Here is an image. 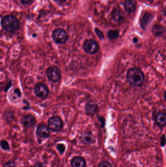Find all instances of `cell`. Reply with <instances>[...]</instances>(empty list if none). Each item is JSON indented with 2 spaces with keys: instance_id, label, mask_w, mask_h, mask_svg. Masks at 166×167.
I'll return each instance as SVG.
<instances>
[{
  "instance_id": "6da1fadb",
  "label": "cell",
  "mask_w": 166,
  "mask_h": 167,
  "mask_svg": "<svg viewBox=\"0 0 166 167\" xmlns=\"http://www.w3.org/2000/svg\"><path fill=\"white\" fill-rule=\"evenodd\" d=\"M127 79L132 86L138 87L144 82L145 76L143 72L139 68H131L128 71Z\"/></svg>"
},
{
  "instance_id": "7a4b0ae2",
  "label": "cell",
  "mask_w": 166,
  "mask_h": 167,
  "mask_svg": "<svg viewBox=\"0 0 166 167\" xmlns=\"http://www.w3.org/2000/svg\"><path fill=\"white\" fill-rule=\"evenodd\" d=\"M1 24L3 29L8 32H14L19 29L20 22L14 16L7 15L3 18Z\"/></svg>"
},
{
  "instance_id": "3957f363",
  "label": "cell",
  "mask_w": 166,
  "mask_h": 167,
  "mask_svg": "<svg viewBox=\"0 0 166 167\" xmlns=\"http://www.w3.org/2000/svg\"><path fill=\"white\" fill-rule=\"evenodd\" d=\"M52 37L55 43L58 44H64L68 39V35L64 30L57 29L54 30L52 33Z\"/></svg>"
},
{
  "instance_id": "277c9868",
  "label": "cell",
  "mask_w": 166,
  "mask_h": 167,
  "mask_svg": "<svg viewBox=\"0 0 166 167\" xmlns=\"http://www.w3.org/2000/svg\"><path fill=\"white\" fill-rule=\"evenodd\" d=\"M63 125L62 119L57 116L50 118L48 122L49 129L54 132H58L61 131L63 129Z\"/></svg>"
},
{
  "instance_id": "5b68a950",
  "label": "cell",
  "mask_w": 166,
  "mask_h": 167,
  "mask_svg": "<svg viewBox=\"0 0 166 167\" xmlns=\"http://www.w3.org/2000/svg\"><path fill=\"white\" fill-rule=\"evenodd\" d=\"M46 74L49 80L53 82H57L61 79V70L56 67H49L47 70Z\"/></svg>"
},
{
  "instance_id": "8992f818",
  "label": "cell",
  "mask_w": 166,
  "mask_h": 167,
  "mask_svg": "<svg viewBox=\"0 0 166 167\" xmlns=\"http://www.w3.org/2000/svg\"><path fill=\"white\" fill-rule=\"evenodd\" d=\"M84 48L86 52L89 54H95L98 51L99 46L98 43L93 40H88L84 44Z\"/></svg>"
},
{
  "instance_id": "52a82bcc",
  "label": "cell",
  "mask_w": 166,
  "mask_h": 167,
  "mask_svg": "<svg viewBox=\"0 0 166 167\" xmlns=\"http://www.w3.org/2000/svg\"><path fill=\"white\" fill-rule=\"evenodd\" d=\"M36 95L41 99H45L48 95V88L43 84H39L35 88Z\"/></svg>"
},
{
  "instance_id": "ba28073f",
  "label": "cell",
  "mask_w": 166,
  "mask_h": 167,
  "mask_svg": "<svg viewBox=\"0 0 166 167\" xmlns=\"http://www.w3.org/2000/svg\"><path fill=\"white\" fill-rule=\"evenodd\" d=\"M37 134L42 138H47L50 135L48 127L44 124L39 125L37 129Z\"/></svg>"
},
{
  "instance_id": "9c48e42d",
  "label": "cell",
  "mask_w": 166,
  "mask_h": 167,
  "mask_svg": "<svg viewBox=\"0 0 166 167\" xmlns=\"http://www.w3.org/2000/svg\"><path fill=\"white\" fill-rule=\"evenodd\" d=\"M112 19L115 22H120L124 19V14L122 10L119 9L115 8L111 13Z\"/></svg>"
},
{
  "instance_id": "30bf717a",
  "label": "cell",
  "mask_w": 166,
  "mask_h": 167,
  "mask_svg": "<svg viewBox=\"0 0 166 167\" xmlns=\"http://www.w3.org/2000/svg\"><path fill=\"white\" fill-rule=\"evenodd\" d=\"M124 6L126 12L133 13L136 9L137 3L134 0H126Z\"/></svg>"
},
{
  "instance_id": "8fae6325",
  "label": "cell",
  "mask_w": 166,
  "mask_h": 167,
  "mask_svg": "<svg viewBox=\"0 0 166 167\" xmlns=\"http://www.w3.org/2000/svg\"><path fill=\"white\" fill-rule=\"evenodd\" d=\"M156 124L159 127H164L166 124V114L164 112L157 113L155 118Z\"/></svg>"
},
{
  "instance_id": "7c38bea8",
  "label": "cell",
  "mask_w": 166,
  "mask_h": 167,
  "mask_svg": "<svg viewBox=\"0 0 166 167\" xmlns=\"http://www.w3.org/2000/svg\"><path fill=\"white\" fill-rule=\"evenodd\" d=\"M35 122L34 117L32 115L28 114L24 116L22 119V123L25 127L29 128L32 127Z\"/></svg>"
},
{
  "instance_id": "4fadbf2b",
  "label": "cell",
  "mask_w": 166,
  "mask_h": 167,
  "mask_svg": "<svg viewBox=\"0 0 166 167\" xmlns=\"http://www.w3.org/2000/svg\"><path fill=\"white\" fill-rule=\"evenodd\" d=\"M86 164V161L83 158L80 156L74 157L71 161L72 167H85Z\"/></svg>"
},
{
  "instance_id": "5bb4252c",
  "label": "cell",
  "mask_w": 166,
  "mask_h": 167,
  "mask_svg": "<svg viewBox=\"0 0 166 167\" xmlns=\"http://www.w3.org/2000/svg\"><path fill=\"white\" fill-rule=\"evenodd\" d=\"M153 17L152 15L149 13H146L144 15V16L142 18V20H141V26L142 28L144 30L146 29L148 25L150 22L152 21L153 19Z\"/></svg>"
},
{
  "instance_id": "9a60e30c",
  "label": "cell",
  "mask_w": 166,
  "mask_h": 167,
  "mask_svg": "<svg viewBox=\"0 0 166 167\" xmlns=\"http://www.w3.org/2000/svg\"><path fill=\"white\" fill-rule=\"evenodd\" d=\"M152 30L153 34L157 36H161L164 33V28L163 25L161 24H156L153 26Z\"/></svg>"
},
{
  "instance_id": "2e32d148",
  "label": "cell",
  "mask_w": 166,
  "mask_h": 167,
  "mask_svg": "<svg viewBox=\"0 0 166 167\" xmlns=\"http://www.w3.org/2000/svg\"><path fill=\"white\" fill-rule=\"evenodd\" d=\"M83 140L84 143L87 144H91L94 141L93 136L90 133H85L83 135Z\"/></svg>"
},
{
  "instance_id": "e0dca14e",
  "label": "cell",
  "mask_w": 166,
  "mask_h": 167,
  "mask_svg": "<svg viewBox=\"0 0 166 167\" xmlns=\"http://www.w3.org/2000/svg\"><path fill=\"white\" fill-rule=\"evenodd\" d=\"M119 36V31L117 30H111L108 33V37L110 39L113 40L117 38Z\"/></svg>"
},
{
  "instance_id": "ac0fdd59",
  "label": "cell",
  "mask_w": 166,
  "mask_h": 167,
  "mask_svg": "<svg viewBox=\"0 0 166 167\" xmlns=\"http://www.w3.org/2000/svg\"><path fill=\"white\" fill-rule=\"evenodd\" d=\"M97 105L94 104H88L86 106V110L89 114H93L96 111Z\"/></svg>"
},
{
  "instance_id": "d6986e66",
  "label": "cell",
  "mask_w": 166,
  "mask_h": 167,
  "mask_svg": "<svg viewBox=\"0 0 166 167\" xmlns=\"http://www.w3.org/2000/svg\"><path fill=\"white\" fill-rule=\"evenodd\" d=\"M0 146L5 151H9L10 150V146L7 141L6 140H2L0 142Z\"/></svg>"
},
{
  "instance_id": "ffe728a7",
  "label": "cell",
  "mask_w": 166,
  "mask_h": 167,
  "mask_svg": "<svg viewBox=\"0 0 166 167\" xmlns=\"http://www.w3.org/2000/svg\"><path fill=\"white\" fill-rule=\"evenodd\" d=\"M57 148L60 154H63L65 151V147L63 144H59L57 145Z\"/></svg>"
},
{
  "instance_id": "44dd1931",
  "label": "cell",
  "mask_w": 166,
  "mask_h": 167,
  "mask_svg": "<svg viewBox=\"0 0 166 167\" xmlns=\"http://www.w3.org/2000/svg\"><path fill=\"white\" fill-rule=\"evenodd\" d=\"M98 167H112V166L108 162L103 161L99 163Z\"/></svg>"
},
{
  "instance_id": "7402d4cb",
  "label": "cell",
  "mask_w": 166,
  "mask_h": 167,
  "mask_svg": "<svg viewBox=\"0 0 166 167\" xmlns=\"http://www.w3.org/2000/svg\"><path fill=\"white\" fill-rule=\"evenodd\" d=\"M95 32H96L97 35H98V36L99 37L100 39H103L104 38L103 34V32H101V31L98 29V28H96L95 29Z\"/></svg>"
},
{
  "instance_id": "603a6c76",
  "label": "cell",
  "mask_w": 166,
  "mask_h": 167,
  "mask_svg": "<svg viewBox=\"0 0 166 167\" xmlns=\"http://www.w3.org/2000/svg\"><path fill=\"white\" fill-rule=\"evenodd\" d=\"M14 94L18 98H20L21 97V92L20 89H16L13 90Z\"/></svg>"
},
{
  "instance_id": "cb8c5ba5",
  "label": "cell",
  "mask_w": 166,
  "mask_h": 167,
  "mask_svg": "<svg viewBox=\"0 0 166 167\" xmlns=\"http://www.w3.org/2000/svg\"><path fill=\"white\" fill-rule=\"evenodd\" d=\"M54 1L56 2L57 3H58L60 5L63 6L68 0H54Z\"/></svg>"
},
{
  "instance_id": "d4e9b609",
  "label": "cell",
  "mask_w": 166,
  "mask_h": 167,
  "mask_svg": "<svg viewBox=\"0 0 166 167\" xmlns=\"http://www.w3.org/2000/svg\"><path fill=\"white\" fill-rule=\"evenodd\" d=\"M165 144H166V139H165V135H163L162 136L161 139V146H165Z\"/></svg>"
},
{
  "instance_id": "484cf974",
  "label": "cell",
  "mask_w": 166,
  "mask_h": 167,
  "mask_svg": "<svg viewBox=\"0 0 166 167\" xmlns=\"http://www.w3.org/2000/svg\"><path fill=\"white\" fill-rule=\"evenodd\" d=\"M34 167H45V166L43 165V164H42L41 162H37L35 164Z\"/></svg>"
},
{
  "instance_id": "4316f807",
  "label": "cell",
  "mask_w": 166,
  "mask_h": 167,
  "mask_svg": "<svg viewBox=\"0 0 166 167\" xmlns=\"http://www.w3.org/2000/svg\"><path fill=\"white\" fill-rule=\"evenodd\" d=\"M31 1L32 0H21V3L23 4H27Z\"/></svg>"
},
{
  "instance_id": "83f0119b",
  "label": "cell",
  "mask_w": 166,
  "mask_h": 167,
  "mask_svg": "<svg viewBox=\"0 0 166 167\" xmlns=\"http://www.w3.org/2000/svg\"><path fill=\"white\" fill-rule=\"evenodd\" d=\"M15 167V165L13 162H11L8 163V167Z\"/></svg>"
},
{
  "instance_id": "f1b7e54d",
  "label": "cell",
  "mask_w": 166,
  "mask_h": 167,
  "mask_svg": "<svg viewBox=\"0 0 166 167\" xmlns=\"http://www.w3.org/2000/svg\"><path fill=\"white\" fill-rule=\"evenodd\" d=\"M133 41L134 43H137V42H138V38H137V37L134 38H133Z\"/></svg>"
}]
</instances>
